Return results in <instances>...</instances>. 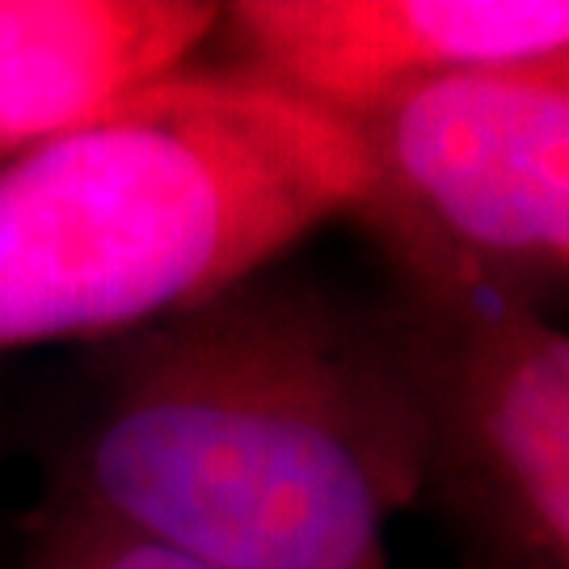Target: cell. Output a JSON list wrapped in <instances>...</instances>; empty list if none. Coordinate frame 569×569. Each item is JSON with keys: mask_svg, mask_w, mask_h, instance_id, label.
<instances>
[{"mask_svg": "<svg viewBox=\"0 0 569 569\" xmlns=\"http://www.w3.org/2000/svg\"><path fill=\"white\" fill-rule=\"evenodd\" d=\"M430 422L388 308L253 274L119 338L51 507L211 569H392Z\"/></svg>", "mask_w": 569, "mask_h": 569, "instance_id": "1", "label": "cell"}, {"mask_svg": "<svg viewBox=\"0 0 569 569\" xmlns=\"http://www.w3.org/2000/svg\"><path fill=\"white\" fill-rule=\"evenodd\" d=\"M367 186L338 119L186 68L0 161V350L127 338L262 274Z\"/></svg>", "mask_w": 569, "mask_h": 569, "instance_id": "2", "label": "cell"}, {"mask_svg": "<svg viewBox=\"0 0 569 569\" xmlns=\"http://www.w3.org/2000/svg\"><path fill=\"white\" fill-rule=\"evenodd\" d=\"M342 127L367 169L350 220L401 296L536 308L569 283V63L413 89Z\"/></svg>", "mask_w": 569, "mask_h": 569, "instance_id": "3", "label": "cell"}, {"mask_svg": "<svg viewBox=\"0 0 569 569\" xmlns=\"http://www.w3.org/2000/svg\"><path fill=\"white\" fill-rule=\"evenodd\" d=\"M385 308L427 406V498L468 566L569 569V329L502 300Z\"/></svg>", "mask_w": 569, "mask_h": 569, "instance_id": "4", "label": "cell"}, {"mask_svg": "<svg viewBox=\"0 0 569 569\" xmlns=\"http://www.w3.org/2000/svg\"><path fill=\"white\" fill-rule=\"evenodd\" d=\"M228 68L329 119L430 84L569 63V0H237Z\"/></svg>", "mask_w": 569, "mask_h": 569, "instance_id": "5", "label": "cell"}, {"mask_svg": "<svg viewBox=\"0 0 569 569\" xmlns=\"http://www.w3.org/2000/svg\"><path fill=\"white\" fill-rule=\"evenodd\" d=\"M207 0H0V161L178 77L220 30Z\"/></svg>", "mask_w": 569, "mask_h": 569, "instance_id": "6", "label": "cell"}, {"mask_svg": "<svg viewBox=\"0 0 569 569\" xmlns=\"http://www.w3.org/2000/svg\"><path fill=\"white\" fill-rule=\"evenodd\" d=\"M18 569H211L178 549L143 540L136 531L110 528L89 515L47 507L34 540Z\"/></svg>", "mask_w": 569, "mask_h": 569, "instance_id": "7", "label": "cell"}]
</instances>
